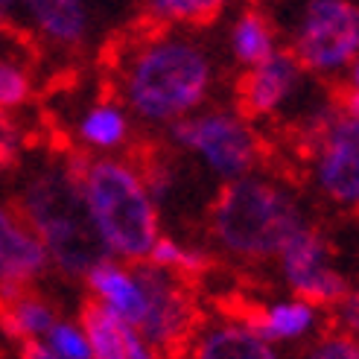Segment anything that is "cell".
<instances>
[{
	"instance_id": "obj_1",
	"label": "cell",
	"mask_w": 359,
	"mask_h": 359,
	"mask_svg": "<svg viewBox=\"0 0 359 359\" xmlns=\"http://www.w3.org/2000/svg\"><path fill=\"white\" fill-rule=\"evenodd\" d=\"M217 82L210 50L184 29L143 35L117 62V100L132 120L172 126L205 102Z\"/></svg>"
},
{
	"instance_id": "obj_2",
	"label": "cell",
	"mask_w": 359,
	"mask_h": 359,
	"mask_svg": "<svg viewBox=\"0 0 359 359\" xmlns=\"http://www.w3.org/2000/svg\"><path fill=\"white\" fill-rule=\"evenodd\" d=\"M76 178L102 255L126 263L147 260L161 237V213L143 170L120 155H85L76 158Z\"/></svg>"
},
{
	"instance_id": "obj_3",
	"label": "cell",
	"mask_w": 359,
	"mask_h": 359,
	"mask_svg": "<svg viewBox=\"0 0 359 359\" xmlns=\"http://www.w3.org/2000/svg\"><path fill=\"white\" fill-rule=\"evenodd\" d=\"M15 208L41 240L50 269L56 266L70 278H82L100 257H105L82 205L76 158L50 161L32 170Z\"/></svg>"
},
{
	"instance_id": "obj_4",
	"label": "cell",
	"mask_w": 359,
	"mask_h": 359,
	"mask_svg": "<svg viewBox=\"0 0 359 359\" xmlns=\"http://www.w3.org/2000/svg\"><path fill=\"white\" fill-rule=\"evenodd\" d=\"M307 225L298 196L257 172L225 182L210 208V234L228 257L269 260L278 257L283 243Z\"/></svg>"
},
{
	"instance_id": "obj_5",
	"label": "cell",
	"mask_w": 359,
	"mask_h": 359,
	"mask_svg": "<svg viewBox=\"0 0 359 359\" xmlns=\"http://www.w3.org/2000/svg\"><path fill=\"white\" fill-rule=\"evenodd\" d=\"M286 32L290 53L304 70L342 74L359 56V0H301Z\"/></svg>"
},
{
	"instance_id": "obj_6",
	"label": "cell",
	"mask_w": 359,
	"mask_h": 359,
	"mask_svg": "<svg viewBox=\"0 0 359 359\" xmlns=\"http://www.w3.org/2000/svg\"><path fill=\"white\" fill-rule=\"evenodd\" d=\"M170 129V140L178 149L202 161V167L219 182H234L260 164V137L251 123L231 109H199Z\"/></svg>"
},
{
	"instance_id": "obj_7",
	"label": "cell",
	"mask_w": 359,
	"mask_h": 359,
	"mask_svg": "<svg viewBox=\"0 0 359 359\" xmlns=\"http://www.w3.org/2000/svg\"><path fill=\"white\" fill-rule=\"evenodd\" d=\"M310 172L327 202L359 208V117L336 111L316 123Z\"/></svg>"
},
{
	"instance_id": "obj_8",
	"label": "cell",
	"mask_w": 359,
	"mask_h": 359,
	"mask_svg": "<svg viewBox=\"0 0 359 359\" xmlns=\"http://www.w3.org/2000/svg\"><path fill=\"white\" fill-rule=\"evenodd\" d=\"M275 260L290 292L318 304V307H330L348 292V278L336 269L327 237L310 222L301 225L283 243Z\"/></svg>"
},
{
	"instance_id": "obj_9",
	"label": "cell",
	"mask_w": 359,
	"mask_h": 359,
	"mask_svg": "<svg viewBox=\"0 0 359 359\" xmlns=\"http://www.w3.org/2000/svg\"><path fill=\"white\" fill-rule=\"evenodd\" d=\"M137 269L147 286V310H143L137 333L158 353L184 348L196 327V304L184 286V278L147 260H140Z\"/></svg>"
},
{
	"instance_id": "obj_10",
	"label": "cell",
	"mask_w": 359,
	"mask_h": 359,
	"mask_svg": "<svg viewBox=\"0 0 359 359\" xmlns=\"http://www.w3.org/2000/svg\"><path fill=\"white\" fill-rule=\"evenodd\" d=\"M50 269V257L15 205L0 202V304L32 290Z\"/></svg>"
},
{
	"instance_id": "obj_11",
	"label": "cell",
	"mask_w": 359,
	"mask_h": 359,
	"mask_svg": "<svg viewBox=\"0 0 359 359\" xmlns=\"http://www.w3.org/2000/svg\"><path fill=\"white\" fill-rule=\"evenodd\" d=\"M184 359H283L278 345L237 316H217L196 325L184 342Z\"/></svg>"
},
{
	"instance_id": "obj_12",
	"label": "cell",
	"mask_w": 359,
	"mask_h": 359,
	"mask_svg": "<svg viewBox=\"0 0 359 359\" xmlns=\"http://www.w3.org/2000/svg\"><path fill=\"white\" fill-rule=\"evenodd\" d=\"M82 278L88 292H91V301L123 318L126 325H140L143 310H147V286H143L137 263L100 257Z\"/></svg>"
},
{
	"instance_id": "obj_13",
	"label": "cell",
	"mask_w": 359,
	"mask_h": 359,
	"mask_svg": "<svg viewBox=\"0 0 359 359\" xmlns=\"http://www.w3.org/2000/svg\"><path fill=\"white\" fill-rule=\"evenodd\" d=\"M304 70L290 50H275L266 62L248 67L240 82V102L251 117H266L280 111L301 88Z\"/></svg>"
},
{
	"instance_id": "obj_14",
	"label": "cell",
	"mask_w": 359,
	"mask_h": 359,
	"mask_svg": "<svg viewBox=\"0 0 359 359\" xmlns=\"http://www.w3.org/2000/svg\"><path fill=\"white\" fill-rule=\"evenodd\" d=\"M15 12L50 47L74 50L88 39V0H15Z\"/></svg>"
},
{
	"instance_id": "obj_15",
	"label": "cell",
	"mask_w": 359,
	"mask_h": 359,
	"mask_svg": "<svg viewBox=\"0 0 359 359\" xmlns=\"http://www.w3.org/2000/svg\"><path fill=\"white\" fill-rule=\"evenodd\" d=\"M245 321L266 339V342L292 345V342L310 339L318 330L321 307L307 298L290 295V298H278V301L263 304V307H257L251 316H245Z\"/></svg>"
},
{
	"instance_id": "obj_16",
	"label": "cell",
	"mask_w": 359,
	"mask_h": 359,
	"mask_svg": "<svg viewBox=\"0 0 359 359\" xmlns=\"http://www.w3.org/2000/svg\"><path fill=\"white\" fill-rule=\"evenodd\" d=\"M74 135L88 155H117L132 137V114L120 100H97L76 117Z\"/></svg>"
},
{
	"instance_id": "obj_17",
	"label": "cell",
	"mask_w": 359,
	"mask_h": 359,
	"mask_svg": "<svg viewBox=\"0 0 359 359\" xmlns=\"http://www.w3.org/2000/svg\"><path fill=\"white\" fill-rule=\"evenodd\" d=\"M228 50H231V56H234L237 65L255 67V65L266 62L275 50H280L278 29L266 15H260L255 9H245L228 27Z\"/></svg>"
},
{
	"instance_id": "obj_18",
	"label": "cell",
	"mask_w": 359,
	"mask_h": 359,
	"mask_svg": "<svg viewBox=\"0 0 359 359\" xmlns=\"http://www.w3.org/2000/svg\"><path fill=\"white\" fill-rule=\"evenodd\" d=\"M56 318H59L56 307L32 290L0 304V327H4L6 336L21 339V342L44 339V333L53 327Z\"/></svg>"
},
{
	"instance_id": "obj_19",
	"label": "cell",
	"mask_w": 359,
	"mask_h": 359,
	"mask_svg": "<svg viewBox=\"0 0 359 359\" xmlns=\"http://www.w3.org/2000/svg\"><path fill=\"white\" fill-rule=\"evenodd\" d=\"M79 325L85 327L88 345H91V359H129V345L137 327L126 325L123 318L100 307L97 301L85 304Z\"/></svg>"
},
{
	"instance_id": "obj_20",
	"label": "cell",
	"mask_w": 359,
	"mask_h": 359,
	"mask_svg": "<svg viewBox=\"0 0 359 359\" xmlns=\"http://www.w3.org/2000/svg\"><path fill=\"white\" fill-rule=\"evenodd\" d=\"M35 91L29 65L15 53H0V111L15 114L29 105Z\"/></svg>"
},
{
	"instance_id": "obj_21",
	"label": "cell",
	"mask_w": 359,
	"mask_h": 359,
	"mask_svg": "<svg viewBox=\"0 0 359 359\" xmlns=\"http://www.w3.org/2000/svg\"><path fill=\"white\" fill-rule=\"evenodd\" d=\"M231 0H149V15L164 27H196L217 18Z\"/></svg>"
},
{
	"instance_id": "obj_22",
	"label": "cell",
	"mask_w": 359,
	"mask_h": 359,
	"mask_svg": "<svg viewBox=\"0 0 359 359\" xmlns=\"http://www.w3.org/2000/svg\"><path fill=\"white\" fill-rule=\"evenodd\" d=\"M147 263L161 266V269H170V272L187 278V275L202 272V269L208 266V255H205V251H199V248L184 245L182 240H175V237L161 234L155 240V245L149 248Z\"/></svg>"
},
{
	"instance_id": "obj_23",
	"label": "cell",
	"mask_w": 359,
	"mask_h": 359,
	"mask_svg": "<svg viewBox=\"0 0 359 359\" xmlns=\"http://www.w3.org/2000/svg\"><path fill=\"white\" fill-rule=\"evenodd\" d=\"M41 342L62 359H91V345H88L85 327L79 325V321L56 318L53 327L44 333Z\"/></svg>"
},
{
	"instance_id": "obj_24",
	"label": "cell",
	"mask_w": 359,
	"mask_h": 359,
	"mask_svg": "<svg viewBox=\"0 0 359 359\" xmlns=\"http://www.w3.org/2000/svg\"><path fill=\"white\" fill-rule=\"evenodd\" d=\"M24 155V132L18 120L6 111H0V175L15 170Z\"/></svg>"
},
{
	"instance_id": "obj_25",
	"label": "cell",
	"mask_w": 359,
	"mask_h": 359,
	"mask_svg": "<svg viewBox=\"0 0 359 359\" xmlns=\"http://www.w3.org/2000/svg\"><path fill=\"white\" fill-rule=\"evenodd\" d=\"M301 359H359V339H353L348 333L321 336L304 351Z\"/></svg>"
},
{
	"instance_id": "obj_26",
	"label": "cell",
	"mask_w": 359,
	"mask_h": 359,
	"mask_svg": "<svg viewBox=\"0 0 359 359\" xmlns=\"http://www.w3.org/2000/svg\"><path fill=\"white\" fill-rule=\"evenodd\" d=\"M333 307V316H336V325H339V333H348L353 339H359V290H351L339 298Z\"/></svg>"
},
{
	"instance_id": "obj_27",
	"label": "cell",
	"mask_w": 359,
	"mask_h": 359,
	"mask_svg": "<svg viewBox=\"0 0 359 359\" xmlns=\"http://www.w3.org/2000/svg\"><path fill=\"white\" fill-rule=\"evenodd\" d=\"M21 359H62L53 353L41 339H35V342H21Z\"/></svg>"
},
{
	"instance_id": "obj_28",
	"label": "cell",
	"mask_w": 359,
	"mask_h": 359,
	"mask_svg": "<svg viewBox=\"0 0 359 359\" xmlns=\"http://www.w3.org/2000/svg\"><path fill=\"white\" fill-rule=\"evenodd\" d=\"M342 111L351 114V117H359V91L356 88H348L342 94Z\"/></svg>"
},
{
	"instance_id": "obj_29",
	"label": "cell",
	"mask_w": 359,
	"mask_h": 359,
	"mask_svg": "<svg viewBox=\"0 0 359 359\" xmlns=\"http://www.w3.org/2000/svg\"><path fill=\"white\" fill-rule=\"evenodd\" d=\"M12 15H15V0H0V29L9 24Z\"/></svg>"
},
{
	"instance_id": "obj_30",
	"label": "cell",
	"mask_w": 359,
	"mask_h": 359,
	"mask_svg": "<svg viewBox=\"0 0 359 359\" xmlns=\"http://www.w3.org/2000/svg\"><path fill=\"white\" fill-rule=\"evenodd\" d=\"M348 88H356L359 91V56L348 65Z\"/></svg>"
}]
</instances>
